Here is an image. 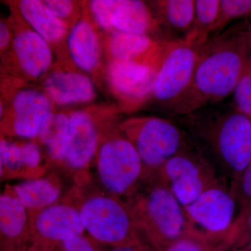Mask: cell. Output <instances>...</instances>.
Returning <instances> with one entry per match:
<instances>
[{
    "mask_svg": "<svg viewBox=\"0 0 251 251\" xmlns=\"http://www.w3.org/2000/svg\"><path fill=\"white\" fill-rule=\"evenodd\" d=\"M246 29L238 25L211 38L202 50L191 85L169 108L173 114L191 115L234 93L249 65Z\"/></svg>",
    "mask_w": 251,
    "mask_h": 251,
    "instance_id": "cell-1",
    "label": "cell"
},
{
    "mask_svg": "<svg viewBox=\"0 0 251 251\" xmlns=\"http://www.w3.org/2000/svg\"><path fill=\"white\" fill-rule=\"evenodd\" d=\"M184 117L232 179L242 174L251 161V120L234 108Z\"/></svg>",
    "mask_w": 251,
    "mask_h": 251,
    "instance_id": "cell-2",
    "label": "cell"
},
{
    "mask_svg": "<svg viewBox=\"0 0 251 251\" xmlns=\"http://www.w3.org/2000/svg\"><path fill=\"white\" fill-rule=\"evenodd\" d=\"M152 184L128 205L142 233L157 251L187 235L184 206L170 188L151 175Z\"/></svg>",
    "mask_w": 251,
    "mask_h": 251,
    "instance_id": "cell-3",
    "label": "cell"
},
{
    "mask_svg": "<svg viewBox=\"0 0 251 251\" xmlns=\"http://www.w3.org/2000/svg\"><path fill=\"white\" fill-rule=\"evenodd\" d=\"M56 110L39 85L1 75V136L36 139L47 117Z\"/></svg>",
    "mask_w": 251,
    "mask_h": 251,
    "instance_id": "cell-4",
    "label": "cell"
},
{
    "mask_svg": "<svg viewBox=\"0 0 251 251\" xmlns=\"http://www.w3.org/2000/svg\"><path fill=\"white\" fill-rule=\"evenodd\" d=\"M77 208L85 230L99 244L115 249L147 241L129 205L120 197L108 192L92 193Z\"/></svg>",
    "mask_w": 251,
    "mask_h": 251,
    "instance_id": "cell-5",
    "label": "cell"
},
{
    "mask_svg": "<svg viewBox=\"0 0 251 251\" xmlns=\"http://www.w3.org/2000/svg\"><path fill=\"white\" fill-rule=\"evenodd\" d=\"M109 126L100 137L95 158L99 181L113 196H131L140 180L149 176L138 151L119 127Z\"/></svg>",
    "mask_w": 251,
    "mask_h": 251,
    "instance_id": "cell-6",
    "label": "cell"
},
{
    "mask_svg": "<svg viewBox=\"0 0 251 251\" xmlns=\"http://www.w3.org/2000/svg\"><path fill=\"white\" fill-rule=\"evenodd\" d=\"M119 127L138 151L148 175L156 173L172 157L190 149L184 132L166 119L130 117L120 121Z\"/></svg>",
    "mask_w": 251,
    "mask_h": 251,
    "instance_id": "cell-7",
    "label": "cell"
},
{
    "mask_svg": "<svg viewBox=\"0 0 251 251\" xmlns=\"http://www.w3.org/2000/svg\"><path fill=\"white\" fill-rule=\"evenodd\" d=\"M236 206L229 187L218 179L194 202L184 206L187 235L201 239L220 251H227V239L235 220Z\"/></svg>",
    "mask_w": 251,
    "mask_h": 251,
    "instance_id": "cell-8",
    "label": "cell"
},
{
    "mask_svg": "<svg viewBox=\"0 0 251 251\" xmlns=\"http://www.w3.org/2000/svg\"><path fill=\"white\" fill-rule=\"evenodd\" d=\"M10 26L14 31L11 49L1 57V75L39 85L56 60L49 44L10 7Z\"/></svg>",
    "mask_w": 251,
    "mask_h": 251,
    "instance_id": "cell-9",
    "label": "cell"
},
{
    "mask_svg": "<svg viewBox=\"0 0 251 251\" xmlns=\"http://www.w3.org/2000/svg\"><path fill=\"white\" fill-rule=\"evenodd\" d=\"M204 46L184 39L168 41L157 73L150 102L171 108L191 85Z\"/></svg>",
    "mask_w": 251,
    "mask_h": 251,
    "instance_id": "cell-10",
    "label": "cell"
},
{
    "mask_svg": "<svg viewBox=\"0 0 251 251\" xmlns=\"http://www.w3.org/2000/svg\"><path fill=\"white\" fill-rule=\"evenodd\" d=\"M115 103H92L69 110L70 143L64 163L74 170H83L95 157L104 130L118 121Z\"/></svg>",
    "mask_w": 251,
    "mask_h": 251,
    "instance_id": "cell-11",
    "label": "cell"
},
{
    "mask_svg": "<svg viewBox=\"0 0 251 251\" xmlns=\"http://www.w3.org/2000/svg\"><path fill=\"white\" fill-rule=\"evenodd\" d=\"M161 61L106 63L104 85L120 114L137 111L150 103Z\"/></svg>",
    "mask_w": 251,
    "mask_h": 251,
    "instance_id": "cell-12",
    "label": "cell"
},
{
    "mask_svg": "<svg viewBox=\"0 0 251 251\" xmlns=\"http://www.w3.org/2000/svg\"><path fill=\"white\" fill-rule=\"evenodd\" d=\"M153 174L183 206L194 202L219 179L210 163L191 149L172 157Z\"/></svg>",
    "mask_w": 251,
    "mask_h": 251,
    "instance_id": "cell-13",
    "label": "cell"
},
{
    "mask_svg": "<svg viewBox=\"0 0 251 251\" xmlns=\"http://www.w3.org/2000/svg\"><path fill=\"white\" fill-rule=\"evenodd\" d=\"M57 107L94 103L97 99V86L70 57L56 58L47 75L39 84Z\"/></svg>",
    "mask_w": 251,
    "mask_h": 251,
    "instance_id": "cell-14",
    "label": "cell"
},
{
    "mask_svg": "<svg viewBox=\"0 0 251 251\" xmlns=\"http://www.w3.org/2000/svg\"><path fill=\"white\" fill-rule=\"evenodd\" d=\"M69 57L93 80L97 88H105V62L102 31L91 17L86 1L79 21L71 29L67 41Z\"/></svg>",
    "mask_w": 251,
    "mask_h": 251,
    "instance_id": "cell-15",
    "label": "cell"
},
{
    "mask_svg": "<svg viewBox=\"0 0 251 251\" xmlns=\"http://www.w3.org/2000/svg\"><path fill=\"white\" fill-rule=\"evenodd\" d=\"M29 214L31 242L56 248L85 231L79 209L70 203L52 204Z\"/></svg>",
    "mask_w": 251,
    "mask_h": 251,
    "instance_id": "cell-16",
    "label": "cell"
},
{
    "mask_svg": "<svg viewBox=\"0 0 251 251\" xmlns=\"http://www.w3.org/2000/svg\"><path fill=\"white\" fill-rule=\"evenodd\" d=\"M49 44L56 58L69 57L67 41L71 29L41 0L6 1Z\"/></svg>",
    "mask_w": 251,
    "mask_h": 251,
    "instance_id": "cell-17",
    "label": "cell"
},
{
    "mask_svg": "<svg viewBox=\"0 0 251 251\" xmlns=\"http://www.w3.org/2000/svg\"><path fill=\"white\" fill-rule=\"evenodd\" d=\"M105 62H159L169 41L117 30L102 32Z\"/></svg>",
    "mask_w": 251,
    "mask_h": 251,
    "instance_id": "cell-18",
    "label": "cell"
},
{
    "mask_svg": "<svg viewBox=\"0 0 251 251\" xmlns=\"http://www.w3.org/2000/svg\"><path fill=\"white\" fill-rule=\"evenodd\" d=\"M30 242L29 211L7 186L0 197V251H20Z\"/></svg>",
    "mask_w": 251,
    "mask_h": 251,
    "instance_id": "cell-19",
    "label": "cell"
},
{
    "mask_svg": "<svg viewBox=\"0 0 251 251\" xmlns=\"http://www.w3.org/2000/svg\"><path fill=\"white\" fill-rule=\"evenodd\" d=\"M41 161L42 153L40 145L35 140L20 143L1 136L0 167L1 176L39 178L44 173Z\"/></svg>",
    "mask_w": 251,
    "mask_h": 251,
    "instance_id": "cell-20",
    "label": "cell"
},
{
    "mask_svg": "<svg viewBox=\"0 0 251 251\" xmlns=\"http://www.w3.org/2000/svg\"><path fill=\"white\" fill-rule=\"evenodd\" d=\"M111 22L115 30L143 34L156 39L157 34L163 33L161 23L149 2L140 0H120Z\"/></svg>",
    "mask_w": 251,
    "mask_h": 251,
    "instance_id": "cell-21",
    "label": "cell"
},
{
    "mask_svg": "<svg viewBox=\"0 0 251 251\" xmlns=\"http://www.w3.org/2000/svg\"><path fill=\"white\" fill-rule=\"evenodd\" d=\"M70 109L56 110L44 122L35 140L45 147L52 161L65 162L70 143Z\"/></svg>",
    "mask_w": 251,
    "mask_h": 251,
    "instance_id": "cell-22",
    "label": "cell"
},
{
    "mask_svg": "<svg viewBox=\"0 0 251 251\" xmlns=\"http://www.w3.org/2000/svg\"><path fill=\"white\" fill-rule=\"evenodd\" d=\"M9 187L28 211L56 204L62 191L58 180L53 176L29 179Z\"/></svg>",
    "mask_w": 251,
    "mask_h": 251,
    "instance_id": "cell-23",
    "label": "cell"
},
{
    "mask_svg": "<svg viewBox=\"0 0 251 251\" xmlns=\"http://www.w3.org/2000/svg\"><path fill=\"white\" fill-rule=\"evenodd\" d=\"M148 2L162 27L167 30L184 34V37L192 27L196 0H157Z\"/></svg>",
    "mask_w": 251,
    "mask_h": 251,
    "instance_id": "cell-24",
    "label": "cell"
},
{
    "mask_svg": "<svg viewBox=\"0 0 251 251\" xmlns=\"http://www.w3.org/2000/svg\"><path fill=\"white\" fill-rule=\"evenodd\" d=\"M220 6L221 0H196L192 27L183 39L198 46L207 44L219 18Z\"/></svg>",
    "mask_w": 251,
    "mask_h": 251,
    "instance_id": "cell-25",
    "label": "cell"
},
{
    "mask_svg": "<svg viewBox=\"0 0 251 251\" xmlns=\"http://www.w3.org/2000/svg\"><path fill=\"white\" fill-rule=\"evenodd\" d=\"M251 15V0H221L219 18L213 37L219 36L229 23Z\"/></svg>",
    "mask_w": 251,
    "mask_h": 251,
    "instance_id": "cell-26",
    "label": "cell"
},
{
    "mask_svg": "<svg viewBox=\"0 0 251 251\" xmlns=\"http://www.w3.org/2000/svg\"><path fill=\"white\" fill-rule=\"evenodd\" d=\"M251 242V203L234 220L227 239V251L237 250Z\"/></svg>",
    "mask_w": 251,
    "mask_h": 251,
    "instance_id": "cell-27",
    "label": "cell"
},
{
    "mask_svg": "<svg viewBox=\"0 0 251 251\" xmlns=\"http://www.w3.org/2000/svg\"><path fill=\"white\" fill-rule=\"evenodd\" d=\"M120 3V0H91L86 1V6L91 17L102 32L115 30L111 19Z\"/></svg>",
    "mask_w": 251,
    "mask_h": 251,
    "instance_id": "cell-28",
    "label": "cell"
},
{
    "mask_svg": "<svg viewBox=\"0 0 251 251\" xmlns=\"http://www.w3.org/2000/svg\"><path fill=\"white\" fill-rule=\"evenodd\" d=\"M44 1L55 16L71 29L80 19L85 3V1L75 0H44Z\"/></svg>",
    "mask_w": 251,
    "mask_h": 251,
    "instance_id": "cell-29",
    "label": "cell"
},
{
    "mask_svg": "<svg viewBox=\"0 0 251 251\" xmlns=\"http://www.w3.org/2000/svg\"><path fill=\"white\" fill-rule=\"evenodd\" d=\"M234 109L251 120V64L234 91Z\"/></svg>",
    "mask_w": 251,
    "mask_h": 251,
    "instance_id": "cell-30",
    "label": "cell"
},
{
    "mask_svg": "<svg viewBox=\"0 0 251 251\" xmlns=\"http://www.w3.org/2000/svg\"><path fill=\"white\" fill-rule=\"evenodd\" d=\"M229 190L240 211L251 204V161L242 174L232 179Z\"/></svg>",
    "mask_w": 251,
    "mask_h": 251,
    "instance_id": "cell-31",
    "label": "cell"
},
{
    "mask_svg": "<svg viewBox=\"0 0 251 251\" xmlns=\"http://www.w3.org/2000/svg\"><path fill=\"white\" fill-rule=\"evenodd\" d=\"M164 251H220L210 244L197 238L186 235L176 241Z\"/></svg>",
    "mask_w": 251,
    "mask_h": 251,
    "instance_id": "cell-32",
    "label": "cell"
},
{
    "mask_svg": "<svg viewBox=\"0 0 251 251\" xmlns=\"http://www.w3.org/2000/svg\"><path fill=\"white\" fill-rule=\"evenodd\" d=\"M93 239L82 235L65 241L56 247L54 251H100Z\"/></svg>",
    "mask_w": 251,
    "mask_h": 251,
    "instance_id": "cell-33",
    "label": "cell"
},
{
    "mask_svg": "<svg viewBox=\"0 0 251 251\" xmlns=\"http://www.w3.org/2000/svg\"><path fill=\"white\" fill-rule=\"evenodd\" d=\"M14 31L8 22L7 18H1L0 21V57L11 49L14 39Z\"/></svg>",
    "mask_w": 251,
    "mask_h": 251,
    "instance_id": "cell-34",
    "label": "cell"
},
{
    "mask_svg": "<svg viewBox=\"0 0 251 251\" xmlns=\"http://www.w3.org/2000/svg\"><path fill=\"white\" fill-rule=\"evenodd\" d=\"M113 251H157L148 242V241H145V242L141 243V244H138V245L132 246V247H122L117 248V249H114Z\"/></svg>",
    "mask_w": 251,
    "mask_h": 251,
    "instance_id": "cell-35",
    "label": "cell"
},
{
    "mask_svg": "<svg viewBox=\"0 0 251 251\" xmlns=\"http://www.w3.org/2000/svg\"><path fill=\"white\" fill-rule=\"evenodd\" d=\"M55 249L56 248L41 243L31 242L27 247L20 251H54Z\"/></svg>",
    "mask_w": 251,
    "mask_h": 251,
    "instance_id": "cell-36",
    "label": "cell"
},
{
    "mask_svg": "<svg viewBox=\"0 0 251 251\" xmlns=\"http://www.w3.org/2000/svg\"><path fill=\"white\" fill-rule=\"evenodd\" d=\"M246 46L249 64H251V23L246 29Z\"/></svg>",
    "mask_w": 251,
    "mask_h": 251,
    "instance_id": "cell-37",
    "label": "cell"
},
{
    "mask_svg": "<svg viewBox=\"0 0 251 251\" xmlns=\"http://www.w3.org/2000/svg\"><path fill=\"white\" fill-rule=\"evenodd\" d=\"M230 251H251V242L249 243V244H247L246 246H244V247L241 248V249Z\"/></svg>",
    "mask_w": 251,
    "mask_h": 251,
    "instance_id": "cell-38",
    "label": "cell"
}]
</instances>
